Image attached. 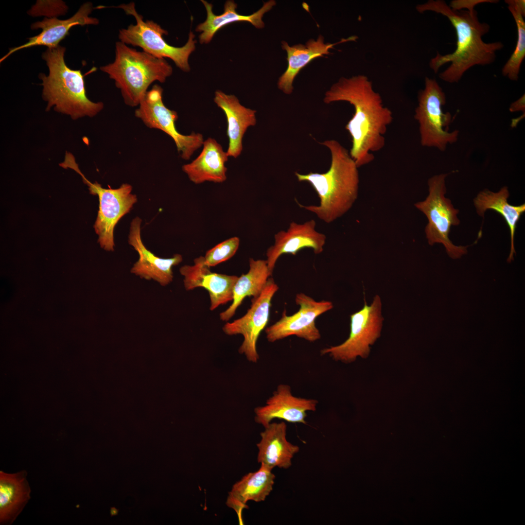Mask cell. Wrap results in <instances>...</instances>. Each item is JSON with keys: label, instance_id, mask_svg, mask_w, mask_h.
<instances>
[{"label": "cell", "instance_id": "obj_12", "mask_svg": "<svg viewBox=\"0 0 525 525\" xmlns=\"http://www.w3.org/2000/svg\"><path fill=\"white\" fill-rule=\"evenodd\" d=\"M278 289L274 279L269 278L260 295L252 299L246 313L232 322L226 323L222 328L228 335L243 336L238 351L251 363H257L260 358L257 348L258 340L268 322L271 300Z\"/></svg>", "mask_w": 525, "mask_h": 525}, {"label": "cell", "instance_id": "obj_23", "mask_svg": "<svg viewBox=\"0 0 525 525\" xmlns=\"http://www.w3.org/2000/svg\"><path fill=\"white\" fill-rule=\"evenodd\" d=\"M201 2L206 8L207 18L195 29L196 32L200 33L199 41L200 44L210 43L217 31L231 23L248 22L257 29L263 28V15L276 4L275 0H269L264 2L262 6L256 12L245 16L238 13L236 11L237 4L233 0H229L225 2L224 12L221 15H216L213 12V5L211 3L204 0H202Z\"/></svg>", "mask_w": 525, "mask_h": 525}, {"label": "cell", "instance_id": "obj_11", "mask_svg": "<svg viewBox=\"0 0 525 525\" xmlns=\"http://www.w3.org/2000/svg\"><path fill=\"white\" fill-rule=\"evenodd\" d=\"M162 93L163 89L159 85H154L141 99L135 115L148 127L159 129L170 136L181 158L188 160L203 145V135L194 132L184 135L177 131L175 125L177 113L164 105Z\"/></svg>", "mask_w": 525, "mask_h": 525}, {"label": "cell", "instance_id": "obj_26", "mask_svg": "<svg viewBox=\"0 0 525 525\" xmlns=\"http://www.w3.org/2000/svg\"><path fill=\"white\" fill-rule=\"evenodd\" d=\"M509 192L508 187L504 186L497 192L488 189L480 192L473 199V204L478 215L484 217L485 212L488 210H493L500 214L508 227L510 237V251L508 262L513 260L516 253L514 247V236L516 227L521 215L525 211V204L514 206L508 202Z\"/></svg>", "mask_w": 525, "mask_h": 525}, {"label": "cell", "instance_id": "obj_9", "mask_svg": "<svg viewBox=\"0 0 525 525\" xmlns=\"http://www.w3.org/2000/svg\"><path fill=\"white\" fill-rule=\"evenodd\" d=\"M418 99L414 118L419 123L421 145L445 151L449 144L457 140L459 131L445 129L451 122L452 115L442 110L446 103L444 92L435 79L426 77L424 88L419 92Z\"/></svg>", "mask_w": 525, "mask_h": 525}, {"label": "cell", "instance_id": "obj_27", "mask_svg": "<svg viewBox=\"0 0 525 525\" xmlns=\"http://www.w3.org/2000/svg\"><path fill=\"white\" fill-rule=\"evenodd\" d=\"M248 271L238 277L233 290L231 304L220 314L221 320H229L235 314L236 310L247 297L257 298L265 287L269 277L272 275L266 260L250 258Z\"/></svg>", "mask_w": 525, "mask_h": 525}, {"label": "cell", "instance_id": "obj_29", "mask_svg": "<svg viewBox=\"0 0 525 525\" xmlns=\"http://www.w3.org/2000/svg\"><path fill=\"white\" fill-rule=\"evenodd\" d=\"M240 239L237 237L229 238L208 250L204 256V262L210 267L232 257L237 251Z\"/></svg>", "mask_w": 525, "mask_h": 525}, {"label": "cell", "instance_id": "obj_15", "mask_svg": "<svg viewBox=\"0 0 525 525\" xmlns=\"http://www.w3.org/2000/svg\"><path fill=\"white\" fill-rule=\"evenodd\" d=\"M316 222L313 220L303 224L291 222L286 231L281 230L274 235L275 243L266 251V262L272 275L279 258L282 254L296 255L301 249L311 248L318 254L323 251L326 236L315 230Z\"/></svg>", "mask_w": 525, "mask_h": 525}, {"label": "cell", "instance_id": "obj_20", "mask_svg": "<svg viewBox=\"0 0 525 525\" xmlns=\"http://www.w3.org/2000/svg\"><path fill=\"white\" fill-rule=\"evenodd\" d=\"M213 100L227 117V134L229 140L227 155L236 158L242 151V140L247 129L256 124V111L242 105L235 95L221 90L215 91Z\"/></svg>", "mask_w": 525, "mask_h": 525}, {"label": "cell", "instance_id": "obj_19", "mask_svg": "<svg viewBox=\"0 0 525 525\" xmlns=\"http://www.w3.org/2000/svg\"><path fill=\"white\" fill-rule=\"evenodd\" d=\"M357 38L356 36H351L334 43H325L324 37L319 35L316 40L311 39L305 45L299 44L292 46L286 41H282V48L287 55L288 67L279 79V88L285 94H290L293 90V81L302 69L314 59L330 54L329 50L335 45L354 41Z\"/></svg>", "mask_w": 525, "mask_h": 525}, {"label": "cell", "instance_id": "obj_21", "mask_svg": "<svg viewBox=\"0 0 525 525\" xmlns=\"http://www.w3.org/2000/svg\"><path fill=\"white\" fill-rule=\"evenodd\" d=\"M261 464L257 471L244 476L233 485L228 492L226 505L236 512L241 523L242 512L248 508L246 503L249 501H264L273 490L275 475L272 472V469Z\"/></svg>", "mask_w": 525, "mask_h": 525}, {"label": "cell", "instance_id": "obj_14", "mask_svg": "<svg viewBox=\"0 0 525 525\" xmlns=\"http://www.w3.org/2000/svg\"><path fill=\"white\" fill-rule=\"evenodd\" d=\"M317 400L295 396L290 385H279L264 405L254 409L255 421L266 427L275 419L306 424L307 412L315 411Z\"/></svg>", "mask_w": 525, "mask_h": 525}, {"label": "cell", "instance_id": "obj_3", "mask_svg": "<svg viewBox=\"0 0 525 525\" xmlns=\"http://www.w3.org/2000/svg\"><path fill=\"white\" fill-rule=\"evenodd\" d=\"M321 143L331 153L329 170L324 173H295L298 181L307 182L312 185L319 198L320 204L304 206L297 201V203L300 208L315 214L320 220L331 223L347 213L357 199L359 174L358 167L349 151L338 141L329 140Z\"/></svg>", "mask_w": 525, "mask_h": 525}, {"label": "cell", "instance_id": "obj_13", "mask_svg": "<svg viewBox=\"0 0 525 525\" xmlns=\"http://www.w3.org/2000/svg\"><path fill=\"white\" fill-rule=\"evenodd\" d=\"M295 302L299 307L295 314L288 315L284 310L281 317L265 330L267 340L274 342L292 335L314 342L321 338L315 325L316 318L333 308L330 301H317L303 293H298Z\"/></svg>", "mask_w": 525, "mask_h": 525}, {"label": "cell", "instance_id": "obj_28", "mask_svg": "<svg viewBox=\"0 0 525 525\" xmlns=\"http://www.w3.org/2000/svg\"><path fill=\"white\" fill-rule=\"evenodd\" d=\"M508 9L515 20L517 38L515 49L502 68V73L511 81H517L521 65L525 57V10L516 0H506Z\"/></svg>", "mask_w": 525, "mask_h": 525}, {"label": "cell", "instance_id": "obj_5", "mask_svg": "<svg viewBox=\"0 0 525 525\" xmlns=\"http://www.w3.org/2000/svg\"><path fill=\"white\" fill-rule=\"evenodd\" d=\"M100 70L114 80L125 104L132 107L139 105L151 84L164 83L173 73L165 58L138 51L120 41L115 44L114 61Z\"/></svg>", "mask_w": 525, "mask_h": 525}, {"label": "cell", "instance_id": "obj_30", "mask_svg": "<svg viewBox=\"0 0 525 525\" xmlns=\"http://www.w3.org/2000/svg\"><path fill=\"white\" fill-rule=\"evenodd\" d=\"M498 0H452L449 6L455 10H462L464 9L468 11H472L474 10V8L476 5L481 3H496Z\"/></svg>", "mask_w": 525, "mask_h": 525}, {"label": "cell", "instance_id": "obj_22", "mask_svg": "<svg viewBox=\"0 0 525 525\" xmlns=\"http://www.w3.org/2000/svg\"><path fill=\"white\" fill-rule=\"evenodd\" d=\"M264 429L260 434V442L257 444L258 462L271 469L275 467L289 468L292 465V458L299 448L287 440L285 422H271Z\"/></svg>", "mask_w": 525, "mask_h": 525}, {"label": "cell", "instance_id": "obj_10", "mask_svg": "<svg viewBox=\"0 0 525 525\" xmlns=\"http://www.w3.org/2000/svg\"><path fill=\"white\" fill-rule=\"evenodd\" d=\"M382 305L379 295L374 297L370 305L365 300L364 307L350 316L349 337L338 345L323 349L321 355H328L334 360L344 363L352 362L358 356L367 357L370 346L381 334L384 320Z\"/></svg>", "mask_w": 525, "mask_h": 525}, {"label": "cell", "instance_id": "obj_17", "mask_svg": "<svg viewBox=\"0 0 525 525\" xmlns=\"http://www.w3.org/2000/svg\"><path fill=\"white\" fill-rule=\"evenodd\" d=\"M193 262V265H185L179 269L184 277L185 289L189 291L202 287L207 290L211 311L232 301L233 287L238 277L212 272L210 267L205 263L204 256L195 258Z\"/></svg>", "mask_w": 525, "mask_h": 525}, {"label": "cell", "instance_id": "obj_1", "mask_svg": "<svg viewBox=\"0 0 525 525\" xmlns=\"http://www.w3.org/2000/svg\"><path fill=\"white\" fill-rule=\"evenodd\" d=\"M323 101H345L353 106L354 114L345 126L351 138L350 154L358 168L372 162L373 152L385 145V135L393 116L371 82L364 75L341 77L326 92Z\"/></svg>", "mask_w": 525, "mask_h": 525}, {"label": "cell", "instance_id": "obj_16", "mask_svg": "<svg viewBox=\"0 0 525 525\" xmlns=\"http://www.w3.org/2000/svg\"><path fill=\"white\" fill-rule=\"evenodd\" d=\"M141 219L136 217L131 221L128 243L139 254L138 260L130 270L131 273L146 280H153L165 286L173 280V266L182 262L181 255L175 254L170 258H162L148 249L141 238Z\"/></svg>", "mask_w": 525, "mask_h": 525}, {"label": "cell", "instance_id": "obj_24", "mask_svg": "<svg viewBox=\"0 0 525 525\" xmlns=\"http://www.w3.org/2000/svg\"><path fill=\"white\" fill-rule=\"evenodd\" d=\"M199 155L190 163L182 166V171L196 184L205 181L222 183L227 179L225 166L228 156L222 146L212 138L204 141Z\"/></svg>", "mask_w": 525, "mask_h": 525}, {"label": "cell", "instance_id": "obj_8", "mask_svg": "<svg viewBox=\"0 0 525 525\" xmlns=\"http://www.w3.org/2000/svg\"><path fill=\"white\" fill-rule=\"evenodd\" d=\"M447 175L440 174L429 178L428 195L414 206L427 218L425 233L429 245L442 244L448 255L455 259L467 253L468 245H455L449 239L451 227L459 225L460 221L457 217L459 210L454 208L451 200L445 196Z\"/></svg>", "mask_w": 525, "mask_h": 525}, {"label": "cell", "instance_id": "obj_4", "mask_svg": "<svg viewBox=\"0 0 525 525\" xmlns=\"http://www.w3.org/2000/svg\"><path fill=\"white\" fill-rule=\"evenodd\" d=\"M66 48L60 45L48 48L42 54L49 69L46 75L40 73L42 98L47 102L46 111L53 107L58 112L70 115L73 120L92 117L104 108L102 102L95 103L87 96L84 75L81 70L68 67L65 61Z\"/></svg>", "mask_w": 525, "mask_h": 525}, {"label": "cell", "instance_id": "obj_18", "mask_svg": "<svg viewBox=\"0 0 525 525\" xmlns=\"http://www.w3.org/2000/svg\"><path fill=\"white\" fill-rule=\"evenodd\" d=\"M93 9L91 2H86L80 6L73 16L68 19H59L56 17H45L42 20L33 23L31 26V29H41L42 31L40 33L28 38V41L25 43L9 49L8 53L0 59V62L3 61L12 53L23 49L36 46H45L50 49L57 47L59 45L60 42L68 35L70 30L73 26L98 24L99 21L97 18L89 17Z\"/></svg>", "mask_w": 525, "mask_h": 525}, {"label": "cell", "instance_id": "obj_7", "mask_svg": "<svg viewBox=\"0 0 525 525\" xmlns=\"http://www.w3.org/2000/svg\"><path fill=\"white\" fill-rule=\"evenodd\" d=\"M61 167L71 169L82 177L88 187L90 194L97 195L99 206L94 228L98 235V242L104 249H114V230L117 223L132 209L137 201L136 194L132 193V187L128 183L122 184L118 188H104L97 182L91 183L85 176L79 168L73 155L66 152Z\"/></svg>", "mask_w": 525, "mask_h": 525}, {"label": "cell", "instance_id": "obj_2", "mask_svg": "<svg viewBox=\"0 0 525 525\" xmlns=\"http://www.w3.org/2000/svg\"><path fill=\"white\" fill-rule=\"evenodd\" d=\"M416 9L420 13L430 11L442 15L449 19L455 30L457 40L455 51L445 55L437 52L429 63L435 73L444 64L451 63L438 75L445 82L458 83L472 67L492 63L496 52L504 47L500 41L486 43L483 40V36L489 32L490 26L479 21L475 10H455L442 0H430L417 5Z\"/></svg>", "mask_w": 525, "mask_h": 525}, {"label": "cell", "instance_id": "obj_31", "mask_svg": "<svg viewBox=\"0 0 525 525\" xmlns=\"http://www.w3.org/2000/svg\"><path fill=\"white\" fill-rule=\"evenodd\" d=\"M509 111L515 112L522 111L525 113V96L524 94L520 98L511 103L509 108Z\"/></svg>", "mask_w": 525, "mask_h": 525}, {"label": "cell", "instance_id": "obj_6", "mask_svg": "<svg viewBox=\"0 0 525 525\" xmlns=\"http://www.w3.org/2000/svg\"><path fill=\"white\" fill-rule=\"evenodd\" d=\"M114 7L122 9L127 15L133 16L136 21L135 24H131L119 30L120 41L127 45L140 47L143 51L156 57L170 58L184 72L190 71L189 58L194 51L196 43L195 35L191 31L184 45L175 47L168 44L163 38V35H168V32L152 20L144 21L137 11L134 2Z\"/></svg>", "mask_w": 525, "mask_h": 525}, {"label": "cell", "instance_id": "obj_25", "mask_svg": "<svg viewBox=\"0 0 525 525\" xmlns=\"http://www.w3.org/2000/svg\"><path fill=\"white\" fill-rule=\"evenodd\" d=\"M31 490L27 472L14 473L0 472V523L10 525L30 499Z\"/></svg>", "mask_w": 525, "mask_h": 525}]
</instances>
